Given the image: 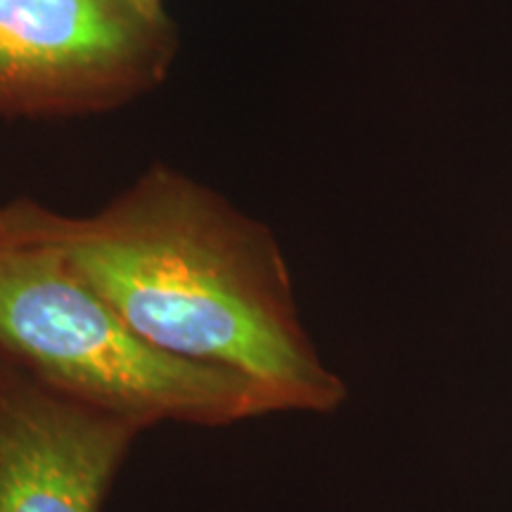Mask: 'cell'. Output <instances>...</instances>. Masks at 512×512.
Masks as SVG:
<instances>
[{
    "label": "cell",
    "instance_id": "cell-1",
    "mask_svg": "<svg viewBox=\"0 0 512 512\" xmlns=\"http://www.w3.org/2000/svg\"><path fill=\"white\" fill-rule=\"evenodd\" d=\"M62 235L76 266L155 349L242 377L273 413L342 403V380L299 318L278 240L221 192L150 166L93 214H62Z\"/></svg>",
    "mask_w": 512,
    "mask_h": 512
},
{
    "label": "cell",
    "instance_id": "cell-2",
    "mask_svg": "<svg viewBox=\"0 0 512 512\" xmlns=\"http://www.w3.org/2000/svg\"><path fill=\"white\" fill-rule=\"evenodd\" d=\"M0 356L145 427H226L273 413L242 377L138 337L76 266L60 211L29 197L0 204Z\"/></svg>",
    "mask_w": 512,
    "mask_h": 512
},
{
    "label": "cell",
    "instance_id": "cell-3",
    "mask_svg": "<svg viewBox=\"0 0 512 512\" xmlns=\"http://www.w3.org/2000/svg\"><path fill=\"white\" fill-rule=\"evenodd\" d=\"M178 38L124 0H0V117L110 112L169 74Z\"/></svg>",
    "mask_w": 512,
    "mask_h": 512
},
{
    "label": "cell",
    "instance_id": "cell-4",
    "mask_svg": "<svg viewBox=\"0 0 512 512\" xmlns=\"http://www.w3.org/2000/svg\"><path fill=\"white\" fill-rule=\"evenodd\" d=\"M143 430L0 356V512H102Z\"/></svg>",
    "mask_w": 512,
    "mask_h": 512
},
{
    "label": "cell",
    "instance_id": "cell-5",
    "mask_svg": "<svg viewBox=\"0 0 512 512\" xmlns=\"http://www.w3.org/2000/svg\"><path fill=\"white\" fill-rule=\"evenodd\" d=\"M128 8H133L140 17L150 19L155 24H169V12H166V0H124Z\"/></svg>",
    "mask_w": 512,
    "mask_h": 512
}]
</instances>
